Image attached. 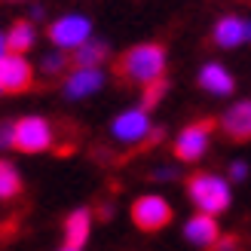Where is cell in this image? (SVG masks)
Wrapping results in <instances>:
<instances>
[{
    "instance_id": "obj_1",
    "label": "cell",
    "mask_w": 251,
    "mask_h": 251,
    "mask_svg": "<svg viewBox=\"0 0 251 251\" xmlns=\"http://www.w3.org/2000/svg\"><path fill=\"white\" fill-rule=\"evenodd\" d=\"M162 71H166V52L156 43L135 46L123 58L114 61V74L126 83H150V80L162 77Z\"/></svg>"
},
{
    "instance_id": "obj_2",
    "label": "cell",
    "mask_w": 251,
    "mask_h": 251,
    "mask_svg": "<svg viewBox=\"0 0 251 251\" xmlns=\"http://www.w3.org/2000/svg\"><path fill=\"white\" fill-rule=\"evenodd\" d=\"M187 193L205 215H218V211L230 205V187L215 175H193L187 181Z\"/></svg>"
},
{
    "instance_id": "obj_3",
    "label": "cell",
    "mask_w": 251,
    "mask_h": 251,
    "mask_svg": "<svg viewBox=\"0 0 251 251\" xmlns=\"http://www.w3.org/2000/svg\"><path fill=\"white\" fill-rule=\"evenodd\" d=\"M55 141L52 126L40 117H25L12 126V147L22 150V153H43Z\"/></svg>"
},
{
    "instance_id": "obj_4",
    "label": "cell",
    "mask_w": 251,
    "mask_h": 251,
    "mask_svg": "<svg viewBox=\"0 0 251 251\" xmlns=\"http://www.w3.org/2000/svg\"><path fill=\"white\" fill-rule=\"evenodd\" d=\"M172 205L162 196H141L132 202V221L138 224V230L144 233H156L166 224H172Z\"/></svg>"
},
{
    "instance_id": "obj_5",
    "label": "cell",
    "mask_w": 251,
    "mask_h": 251,
    "mask_svg": "<svg viewBox=\"0 0 251 251\" xmlns=\"http://www.w3.org/2000/svg\"><path fill=\"white\" fill-rule=\"evenodd\" d=\"M31 86H34V71L28 65V58L19 52L0 55V92L19 95V92H28Z\"/></svg>"
},
{
    "instance_id": "obj_6",
    "label": "cell",
    "mask_w": 251,
    "mask_h": 251,
    "mask_svg": "<svg viewBox=\"0 0 251 251\" xmlns=\"http://www.w3.org/2000/svg\"><path fill=\"white\" fill-rule=\"evenodd\" d=\"M215 120H199L193 126H187V129L178 135V141H175V156L184 159V162H193L205 153L208 147V135L215 132Z\"/></svg>"
},
{
    "instance_id": "obj_7",
    "label": "cell",
    "mask_w": 251,
    "mask_h": 251,
    "mask_svg": "<svg viewBox=\"0 0 251 251\" xmlns=\"http://www.w3.org/2000/svg\"><path fill=\"white\" fill-rule=\"evenodd\" d=\"M49 40L61 49H77L80 43L89 40V19L83 16H65L49 28Z\"/></svg>"
},
{
    "instance_id": "obj_8",
    "label": "cell",
    "mask_w": 251,
    "mask_h": 251,
    "mask_svg": "<svg viewBox=\"0 0 251 251\" xmlns=\"http://www.w3.org/2000/svg\"><path fill=\"white\" fill-rule=\"evenodd\" d=\"M150 132V120H147V110H126L123 117L114 120V135L120 141H141Z\"/></svg>"
},
{
    "instance_id": "obj_9",
    "label": "cell",
    "mask_w": 251,
    "mask_h": 251,
    "mask_svg": "<svg viewBox=\"0 0 251 251\" xmlns=\"http://www.w3.org/2000/svg\"><path fill=\"white\" fill-rule=\"evenodd\" d=\"M221 126H224V132H227V138H233V141H251V101L230 107L227 114H224Z\"/></svg>"
},
{
    "instance_id": "obj_10",
    "label": "cell",
    "mask_w": 251,
    "mask_h": 251,
    "mask_svg": "<svg viewBox=\"0 0 251 251\" xmlns=\"http://www.w3.org/2000/svg\"><path fill=\"white\" fill-rule=\"evenodd\" d=\"M184 236H187V242H193V245H215L218 242V224H215V215H196L187 221V227H184Z\"/></svg>"
},
{
    "instance_id": "obj_11",
    "label": "cell",
    "mask_w": 251,
    "mask_h": 251,
    "mask_svg": "<svg viewBox=\"0 0 251 251\" xmlns=\"http://www.w3.org/2000/svg\"><path fill=\"white\" fill-rule=\"evenodd\" d=\"M101 83H104V77L98 68H77V74H71V80L65 83V92L71 98H83V95L95 92Z\"/></svg>"
},
{
    "instance_id": "obj_12",
    "label": "cell",
    "mask_w": 251,
    "mask_h": 251,
    "mask_svg": "<svg viewBox=\"0 0 251 251\" xmlns=\"http://www.w3.org/2000/svg\"><path fill=\"white\" fill-rule=\"evenodd\" d=\"M248 40V22H242V19H221L218 22V28H215V43L218 46H239V43H245Z\"/></svg>"
},
{
    "instance_id": "obj_13",
    "label": "cell",
    "mask_w": 251,
    "mask_h": 251,
    "mask_svg": "<svg viewBox=\"0 0 251 251\" xmlns=\"http://www.w3.org/2000/svg\"><path fill=\"white\" fill-rule=\"evenodd\" d=\"M89 211H74V215L65 221V248H83L86 239H89Z\"/></svg>"
},
{
    "instance_id": "obj_14",
    "label": "cell",
    "mask_w": 251,
    "mask_h": 251,
    "mask_svg": "<svg viewBox=\"0 0 251 251\" xmlns=\"http://www.w3.org/2000/svg\"><path fill=\"white\" fill-rule=\"evenodd\" d=\"M199 83H202V89H208L211 95H230L233 92V77L227 74V68H221V65H205L202 74H199Z\"/></svg>"
},
{
    "instance_id": "obj_15",
    "label": "cell",
    "mask_w": 251,
    "mask_h": 251,
    "mask_svg": "<svg viewBox=\"0 0 251 251\" xmlns=\"http://www.w3.org/2000/svg\"><path fill=\"white\" fill-rule=\"evenodd\" d=\"M107 58V46L104 43H80L77 46V52L71 55V65L74 68H98L101 61Z\"/></svg>"
},
{
    "instance_id": "obj_16",
    "label": "cell",
    "mask_w": 251,
    "mask_h": 251,
    "mask_svg": "<svg viewBox=\"0 0 251 251\" xmlns=\"http://www.w3.org/2000/svg\"><path fill=\"white\" fill-rule=\"evenodd\" d=\"M31 43H34V31H31V25L28 22H16L9 28V34H6V52H28L31 49Z\"/></svg>"
},
{
    "instance_id": "obj_17",
    "label": "cell",
    "mask_w": 251,
    "mask_h": 251,
    "mask_svg": "<svg viewBox=\"0 0 251 251\" xmlns=\"http://www.w3.org/2000/svg\"><path fill=\"white\" fill-rule=\"evenodd\" d=\"M19 193H22V178H19L16 166L6 162V159H0V199H12Z\"/></svg>"
},
{
    "instance_id": "obj_18",
    "label": "cell",
    "mask_w": 251,
    "mask_h": 251,
    "mask_svg": "<svg viewBox=\"0 0 251 251\" xmlns=\"http://www.w3.org/2000/svg\"><path fill=\"white\" fill-rule=\"evenodd\" d=\"M166 89H169V83L162 80V77H156V80H150V83H144V95H141V110H153L159 101H162V95H166Z\"/></svg>"
},
{
    "instance_id": "obj_19",
    "label": "cell",
    "mask_w": 251,
    "mask_h": 251,
    "mask_svg": "<svg viewBox=\"0 0 251 251\" xmlns=\"http://www.w3.org/2000/svg\"><path fill=\"white\" fill-rule=\"evenodd\" d=\"M71 65V58L68 55H52V58H43V71L46 74H58L61 68H68Z\"/></svg>"
},
{
    "instance_id": "obj_20",
    "label": "cell",
    "mask_w": 251,
    "mask_h": 251,
    "mask_svg": "<svg viewBox=\"0 0 251 251\" xmlns=\"http://www.w3.org/2000/svg\"><path fill=\"white\" fill-rule=\"evenodd\" d=\"M0 147H12V126H0Z\"/></svg>"
},
{
    "instance_id": "obj_21",
    "label": "cell",
    "mask_w": 251,
    "mask_h": 251,
    "mask_svg": "<svg viewBox=\"0 0 251 251\" xmlns=\"http://www.w3.org/2000/svg\"><path fill=\"white\" fill-rule=\"evenodd\" d=\"M245 172H248V169H245V162H233V166H230V175H233L236 181H242V178H245Z\"/></svg>"
},
{
    "instance_id": "obj_22",
    "label": "cell",
    "mask_w": 251,
    "mask_h": 251,
    "mask_svg": "<svg viewBox=\"0 0 251 251\" xmlns=\"http://www.w3.org/2000/svg\"><path fill=\"white\" fill-rule=\"evenodd\" d=\"M236 248V236H227V239H221V251H233Z\"/></svg>"
},
{
    "instance_id": "obj_23",
    "label": "cell",
    "mask_w": 251,
    "mask_h": 251,
    "mask_svg": "<svg viewBox=\"0 0 251 251\" xmlns=\"http://www.w3.org/2000/svg\"><path fill=\"white\" fill-rule=\"evenodd\" d=\"M3 49H6V37H0V55H6Z\"/></svg>"
},
{
    "instance_id": "obj_24",
    "label": "cell",
    "mask_w": 251,
    "mask_h": 251,
    "mask_svg": "<svg viewBox=\"0 0 251 251\" xmlns=\"http://www.w3.org/2000/svg\"><path fill=\"white\" fill-rule=\"evenodd\" d=\"M61 251H77V248H61Z\"/></svg>"
}]
</instances>
